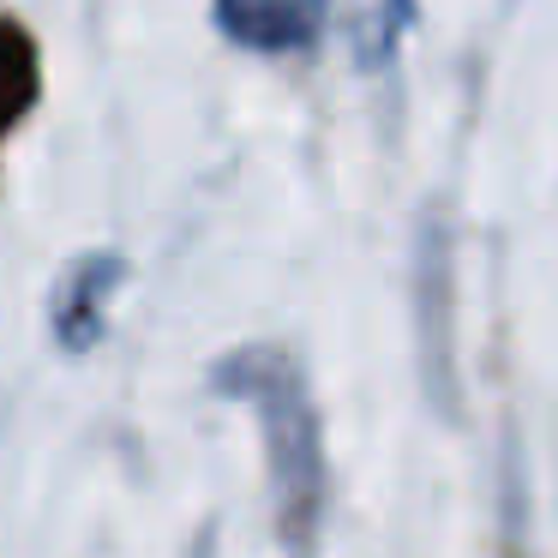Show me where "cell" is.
Instances as JSON below:
<instances>
[{"label":"cell","instance_id":"obj_1","mask_svg":"<svg viewBox=\"0 0 558 558\" xmlns=\"http://www.w3.org/2000/svg\"><path fill=\"white\" fill-rule=\"evenodd\" d=\"M210 385L222 397L246 402L265 433L270 462V498H277V529L294 558H313V534L325 517V445H318V414L306 397V373L282 349H234L217 361Z\"/></svg>","mask_w":558,"mask_h":558},{"label":"cell","instance_id":"obj_2","mask_svg":"<svg viewBox=\"0 0 558 558\" xmlns=\"http://www.w3.org/2000/svg\"><path fill=\"white\" fill-rule=\"evenodd\" d=\"M126 282V258L121 253H85L61 270L49 294V330L66 354H90L109 330V301Z\"/></svg>","mask_w":558,"mask_h":558},{"label":"cell","instance_id":"obj_4","mask_svg":"<svg viewBox=\"0 0 558 558\" xmlns=\"http://www.w3.org/2000/svg\"><path fill=\"white\" fill-rule=\"evenodd\" d=\"M43 97V73H37V43L25 25L0 19V133H13L25 121V109Z\"/></svg>","mask_w":558,"mask_h":558},{"label":"cell","instance_id":"obj_3","mask_svg":"<svg viewBox=\"0 0 558 558\" xmlns=\"http://www.w3.org/2000/svg\"><path fill=\"white\" fill-rule=\"evenodd\" d=\"M217 31L253 54H301L318 43L330 0H210Z\"/></svg>","mask_w":558,"mask_h":558}]
</instances>
